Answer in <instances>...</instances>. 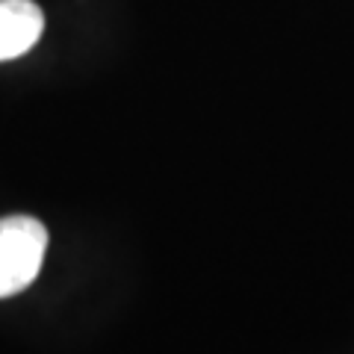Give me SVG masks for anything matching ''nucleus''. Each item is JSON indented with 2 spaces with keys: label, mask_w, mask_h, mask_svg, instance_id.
I'll list each match as a JSON object with an SVG mask.
<instances>
[{
  "label": "nucleus",
  "mask_w": 354,
  "mask_h": 354,
  "mask_svg": "<svg viewBox=\"0 0 354 354\" xmlns=\"http://www.w3.org/2000/svg\"><path fill=\"white\" fill-rule=\"evenodd\" d=\"M41 30L44 15L32 0H0V62L24 57Z\"/></svg>",
  "instance_id": "f03ea898"
},
{
  "label": "nucleus",
  "mask_w": 354,
  "mask_h": 354,
  "mask_svg": "<svg viewBox=\"0 0 354 354\" xmlns=\"http://www.w3.org/2000/svg\"><path fill=\"white\" fill-rule=\"evenodd\" d=\"M48 251V230L39 218H0V298L18 295L36 281Z\"/></svg>",
  "instance_id": "f257e3e1"
}]
</instances>
